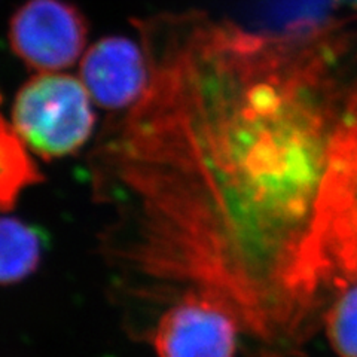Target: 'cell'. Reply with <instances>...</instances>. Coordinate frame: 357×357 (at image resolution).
Returning <instances> with one entry per match:
<instances>
[{
  "instance_id": "obj_1",
  "label": "cell",
  "mask_w": 357,
  "mask_h": 357,
  "mask_svg": "<svg viewBox=\"0 0 357 357\" xmlns=\"http://www.w3.org/2000/svg\"><path fill=\"white\" fill-rule=\"evenodd\" d=\"M136 26L148 89L88 156L107 268L170 303L213 296L258 341L301 345L335 290L323 204L357 122L335 35L256 33L201 13Z\"/></svg>"
},
{
  "instance_id": "obj_2",
  "label": "cell",
  "mask_w": 357,
  "mask_h": 357,
  "mask_svg": "<svg viewBox=\"0 0 357 357\" xmlns=\"http://www.w3.org/2000/svg\"><path fill=\"white\" fill-rule=\"evenodd\" d=\"M10 126L39 158H66L79 152L93 136V98L81 77L60 72L38 73L17 93Z\"/></svg>"
},
{
  "instance_id": "obj_3",
  "label": "cell",
  "mask_w": 357,
  "mask_h": 357,
  "mask_svg": "<svg viewBox=\"0 0 357 357\" xmlns=\"http://www.w3.org/2000/svg\"><path fill=\"white\" fill-rule=\"evenodd\" d=\"M88 24L64 0H29L9 24V42L17 57L39 73L69 69L82 55Z\"/></svg>"
},
{
  "instance_id": "obj_4",
  "label": "cell",
  "mask_w": 357,
  "mask_h": 357,
  "mask_svg": "<svg viewBox=\"0 0 357 357\" xmlns=\"http://www.w3.org/2000/svg\"><path fill=\"white\" fill-rule=\"evenodd\" d=\"M241 325L213 296L186 292L170 303L153 329L158 357H234Z\"/></svg>"
},
{
  "instance_id": "obj_5",
  "label": "cell",
  "mask_w": 357,
  "mask_h": 357,
  "mask_svg": "<svg viewBox=\"0 0 357 357\" xmlns=\"http://www.w3.org/2000/svg\"><path fill=\"white\" fill-rule=\"evenodd\" d=\"M321 248L337 289L357 280V122L335 156L321 216Z\"/></svg>"
},
{
  "instance_id": "obj_6",
  "label": "cell",
  "mask_w": 357,
  "mask_h": 357,
  "mask_svg": "<svg viewBox=\"0 0 357 357\" xmlns=\"http://www.w3.org/2000/svg\"><path fill=\"white\" fill-rule=\"evenodd\" d=\"M79 77L100 107L126 112L149 85V64L142 45L124 36L100 39L81 60Z\"/></svg>"
},
{
  "instance_id": "obj_7",
  "label": "cell",
  "mask_w": 357,
  "mask_h": 357,
  "mask_svg": "<svg viewBox=\"0 0 357 357\" xmlns=\"http://www.w3.org/2000/svg\"><path fill=\"white\" fill-rule=\"evenodd\" d=\"M0 277L2 284H18L35 274L42 261L43 237L36 227L5 215L0 225Z\"/></svg>"
},
{
  "instance_id": "obj_8",
  "label": "cell",
  "mask_w": 357,
  "mask_h": 357,
  "mask_svg": "<svg viewBox=\"0 0 357 357\" xmlns=\"http://www.w3.org/2000/svg\"><path fill=\"white\" fill-rule=\"evenodd\" d=\"M26 143L5 118L0 131V203L6 211L13 210L22 191L43 181L38 164Z\"/></svg>"
},
{
  "instance_id": "obj_9",
  "label": "cell",
  "mask_w": 357,
  "mask_h": 357,
  "mask_svg": "<svg viewBox=\"0 0 357 357\" xmlns=\"http://www.w3.org/2000/svg\"><path fill=\"white\" fill-rule=\"evenodd\" d=\"M323 320L333 351L340 357H357V280L338 283Z\"/></svg>"
}]
</instances>
